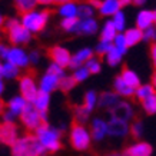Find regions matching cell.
Returning a JSON list of instances; mask_svg holds the SVG:
<instances>
[{"label":"cell","instance_id":"6da1fadb","mask_svg":"<svg viewBox=\"0 0 156 156\" xmlns=\"http://www.w3.org/2000/svg\"><path fill=\"white\" fill-rule=\"evenodd\" d=\"M44 147L39 142L36 135H26L19 137V140L12 146L13 156H43Z\"/></svg>","mask_w":156,"mask_h":156},{"label":"cell","instance_id":"7a4b0ae2","mask_svg":"<svg viewBox=\"0 0 156 156\" xmlns=\"http://www.w3.org/2000/svg\"><path fill=\"white\" fill-rule=\"evenodd\" d=\"M36 137L39 139V142L42 143V146L44 147V151H48V152H57L62 147L60 133H59V130L50 128L46 123L42 125V126L36 130Z\"/></svg>","mask_w":156,"mask_h":156},{"label":"cell","instance_id":"3957f363","mask_svg":"<svg viewBox=\"0 0 156 156\" xmlns=\"http://www.w3.org/2000/svg\"><path fill=\"white\" fill-rule=\"evenodd\" d=\"M49 14H50V12H48V10H43V12L33 10L30 13L23 14L22 24L27 29L30 33H37V32H40L46 26V23L49 20Z\"/></svg>","mask_w":156,"mask_h":156},{"label":"cell","instance_id":"277c9868","mask_svg":"<svg viewBox=\"0 0 156 156\" xmlns=\"http://www.w3.org/2000/svg\"><path fill=\"white\" fill-rule=\"evenodd\" d=\"M90 140H92V135H90L83 125L79 123H73L70 130V143L76 151H86L90 146Z\"/></svg>","mask_w":156,"mask_h":156},{"label":"cell","instance_id":"5b68a950","mask_svg":"<svg viewBox=\"0 0 156 156\" xmlns=\"http://www.w3.org/2000/svg\"><path fill=\"white\" fill-rule=\"evenodd\" d=\"M22 119V123L29 129V130H37L42 125H44L42 120V116H40V112L34 109V106L29 103L24 109V112L20 116Z\"/></svg>","mask_w":156,"mask_h":156},{"label":"cell","instance_id":"8992f818","mask_svg":"<svg viewBox=\"0 0 156 156\" xmlns=\"http://www.w3.org/2000/svg\"><path fill=\"white\" fill-rule=\"evenodd\" d=\"M20 93H22L23 99L26 100L27 103H33L34 102L39 90H37L36 82H34L32 75H24L23 77L20 79Z\"/></svg>","mask_w":156,"mask_h":156},{"label":"cell","instance_id":"52a82bcc","mask_svg":"<svg viewBox=\"0 0 156 156\" xmlns=\"http://www.w3.org/2000/svg\"><path fill=\"white\" fill-rule=\"evenodd\" d=\"M19 140L17 136V128L14 123L9 122H3L0 123V142L5 143V145H10L14 146V143Z\"/></svg>","mask_w":156,"mask_h":156},{"label":"cell","instance_id":"ba28073f","mask_svg":"<svg viewBox=\"0 0 156 156\" xmlns=\"http://www.w3.org/2000/svg\"><path fill=\"white\" fill-rule=\"evenodd\" d=\"M49 57L52 59V62L55 65L60 67H66V66H70V62H72V56H70V52L67 49L62 48V46H55L52 48L48 52Z\"/></svg>","mask_w":156,"mask_h":156},{"label":"cell","instance_id":"9c48e42d","mask_svg":"<svg viewBox=\"0 0 156 156\" xmlns=\"http://www.w3.org/2000/svg\"><path fill=\"white\" fill-rule=\"evenodd\" d=\"M129 133H130V126L128 122L110 118V120L108 122V135L113 137H125Z\"/></svg>","mask_w":156,"mask_h":156},{"label":"cell","instance_id":"30bf717a","mask_svg":"<svg viewBox=\"0 0 156 156\" xmlns=\"http://www.w3.org/2000/svg\"><path fill=\"white\" fill-rule=\"evenodd\" d=\"M153 147L147 142H136L133 145H129L123 149L122 156H152Z\"/></svg>","mask_w":156,"mask_h":156},{"label":"cell","instance_id":"8fae6325","mask_svg":"<svg viewBox=\"0 0 156 156\" xmlns=\"http://www.w3.org/2000/svg\"><path fill=\"white\" fill-rule=\"evenodd\" d=\"M9 33V40L13 44H24L30 40V32L24 27L23 24H17L13 29L7 30Z\"/></svg>","mask_w":156,"mask_h":156},{"label":"cell","instance_id":"7c38bea8","mask_svg":"<svg viewBox=\"0 0 156 156\" xmlns=\"http://www.w3.org/2000/svg\"><path fill=\"white\" fill-rule=\"evenodd\" d=\"M110 115H112V118H115V119H120V120L128 122V120L133 119V116H135V110H133L132 105L129 103V102L122 100L116 108L110 110Z\"/></svg>","mask_w":156,"mask_h":156},{"label":"cell","instance_id":"4fadbf2b","mask_svg":"<svg viewBox=\"0 0 156 156\" xmlns=\"http://www.w3.org/2000/svg\"><path fill=\"white\" fill-rule=\"evenodd\" d=\"M155 26V14H153V10L149 9H142L139 13L136 14V27L139 30H147Z\"/></svg>","mask_w":156,"mask_h":156},{"label":"cell","instance_id":"5bb4252c","mask_svg":"<svg viewBox=\"0 0 156 156\" xmlns=\"http://www.w3.org/2000/svg\"><path fill=\"white\" fill-rule=\"evenodd\" d=\"M7 62L20 69V67H26L29 65V56L24 53L23 49L13 48V49H10L9 56H7Z\"/></svg>","mask_w":156,"mask_h":156},{"label":"cell","instance_id":"9a60e30c","mask_svg":"<svg viewBox=\"0 0 156 156\" xmlns=\"http://www.w3.org/2000/svg\"><path fill=\"white\" fill-rule=\"evenodd\" d=\"M120 96L116 92H103L99 98V106L102 109H109L112 110L120 103Z\"/></svg>","mask_w":156,"mask_h":156},{"label":"cell","instance_id":"2e32d148","mask_svg":"<svg viewBox=\"0 0 156 156\" xmlns=\"http://www.w3.org/2000/svg\"><path fill=\"white\" fill-rule=\"evenodd\" d=\"M90 135L95 140H102L105 139V136L108 135V122H105L103 119L96 118L93 119L92 122V130H90Z\"/></svg>","mask_w":156,"mask_h":156},{"label":"cell","instance_id":"e0dca14e","mask_svg":"<svg viewBox=\"0 0 156 156\" xmlns=\"http://www.w3.org/2000/svg\"><path fill=\"white\" fill-rule=\"evenodd\" d=\"M27 105L29 103L23 99V96H14L13 99H10L7 102L6 110H9L13 116H22V113L24 112V109H26Z\"/></svg>","mask_w":156,"mask_h":156},{"label":"cell","instance_id":"ac0fdd59","mask_svg":"<svg viewBox=\"0 0 156 156\" xmlns=\"http://www.w3.org/2000/svg\"><path fill=\"white\" fill-rule=\"evenodd\" d=\"M92 55H93V52H92V49H82V50H79V52L76 53L75 56H72V62H70V67L72 69H80L83 63H87V62L92 59Z\"/></svg>","mask_w":156,"mask_h":156},{"label":"cell","instance_id":"d6986e66","mask_svg":"<svg viewBox=\"0 0 156 156\" xmlns=\"http://www.w3.org/2000/svg\"><path fill=\"white\" fill-rule=\"evenodd\" d=\"M122 7V2H119V0H105L102 2L99 13L102 16H115L118 12H120Z\"/></svg>","mask_w":156,"mask_h":156},{"label":"cell","instance_id":"ffe728a7","mask_svg":"<svg viewBox=\"0 0 156 156\" xmlns=\"http://www.w3.org/2000/svg\"><path fill=\"white\" fill-rule=\"evenodd\" d=\"M120 77L125 80V83H126V85L130 86V87H132V89H135V90H136L137 87H140V86H142L140 79H139V76H137L136 72L132 70V69H129V67H126V66L123 67Z\"/></svg>","mask_w":156,"mask_h":156},{"label":"cell","instance_id":"44dd1931","mask_svg":"<svg viewBox=\"0 0 156 156\" xmlns=\"http://www.w3.org/2000/svg\"><path fill=\"white\" fill-rule=\"evenodd\" d=\"M113 87H115V92H116L120 98H132V96H135V92H136V90L132 89L130 86L126 85V83H125V80H123L120 76L115 77Z\"/></svg>","mask_w":156,"mask_h":156},{"label":"cell","instance_id":"7402d4cb","mask_svg":"<svg viewBox=\"0 0 156 156\" xmlns=\"http://www.w3.org/2000/svg\"><path fill=\"white\" fill-rule=\"evenodd\" d=\"M123 36L126 39V43H128L129 48H133L136 46L137 43H140L143 40V32L139 30L137 27H130V29H126L123 32Z\"/></svg>","mask_w":156,"mask_h":156},{"label":"cell","instance_id":"603a6c76","mask_svg":"<svg viewBox=\"0 0 156 156\" xmlns=\"http://www.w3.org/2000/svg\"><path fill=\"white\" fill-rule=\"evenodd\" d=\"M59 83H60V79H59V77L46 73V75L40 79V90L44 92V93H50V92H53L55 89L59 87Z\"/></svg>","mask_w":156,"mask_h":156},{"label":"cell","instance_id":"cb8c5ba5","mask_svg":"<svg viewBox=\"0 0 156 156\" xmlns=\"http://www.w3.org/2000/svg\"><path fill=\"white\" fill-rule=\"evenodd\" d=\"M118 36V30L115 27V24L112 20H108L106 23H105L103 29H102V33H100V39H102V42H110L113 43V40L116 39Z\"/></svg>","mask_w":156,"mask_h":156},{"label":"cell","instance_id":"d4e9b609","mask_svg":"<svg viewBox=\"0 0 156 156\" xmlns=\"http://www.w3.org/2000/svg\"><path fill=\"white\" fill-rule=\"evenodd\" d=\"M49 103H50V96L49 93H44L42 90H39L37 96L33 102V106L36 110H39L40 113L42 112H48V108H49Z\"/></svg>","mask_w":156,"mask_h":156},{"label":"cell","instance_id":"484cf974","mask_svg":"<svg viewBox=\"0 0 156 156\" xmlns=\"http://www.w3.org/2000/svg\"><path fill=\"white\" fill-rule=\"evenodd\" d=\"M98 32V22L95 19H86L80 20L77 26V33L83 34H93Z\"/></svg>","mask_w":156,"mask_h":156},{"label":"cell","instance_id":"4316f807","mask_svg":"<svg viewBox=\"0 0 156 156\" xmlns=\"http://www.w3.org/2000/svg\"><path fill=\"white\" fill-rule=\"evenodd\" d=\"M155 93H156V90L153 89V86L149 83V85H142L140 87H137L136 92H135V98L142 103V102H145L146 99H149L151 96H153Z\"/></svg>","mask_w":156,"mask_h":156},{"label":"cell","instance_id":"83f0119b","mask_svg":"<svg viewBox=\"0 0 156 156\" xmlns=\"http://www.w3.org/2000/svg\"><path fill=\"white\" fill-rule=\"evenodd\" d=\"M77 6L75 3H72V2H66V3H63L60 6V9H59V13L60 16H63V19H72V17H76L77 16Z\"/></svg>","mask_w":156,"mask_h":156},{"label":"cell","instance_id":"f1b7e54d","mask_svg":"<svg viewBox=\"0 0 156 156\" xmlns=\"http://www.w3.org/2000/svg\"><path fill=\"white\" fill-rule=\"evenodd\" d=\"M36 5H37V2H33V0H19V2H16V9L22 14H26L33 12Z\"/></svg>","mask_w":156,"mask_h":156},{"label":"cell","instance_id":"f546056e","mask_svg":"<svg viewBox=\"0 0 156 156\" xmlns=\"http://www.w3.org/2000/svg\"><path fill=\"white\" fill-rule=\"evenodd\" d=\"M96 103H98V95H96V92H93V90H90V92H87L85 95V102H83V108L87 110V112H92L93 110V108L96 106Z\"/></svg>","mask_w":156,"mask_h":156},{"label":"cell","instance_id":"4dcf8cb0","mask_svg":"<svg viewBox=\"0 0 156 156\" xmlns=\"http://www.w3.org/2000/svg\"><path fill=\"white\" fill-rule=\"evenodd\" d=\"M122 57H123L122 53L119 52L116 48H113L106 55V62H108V65H110V66H118L119 63L122 62Z\"/></svg>","mask_w":156,"mask_h":156},{"label":"cell","instance_id":"1f68e13d","mask_svg":"<svg viewBox=\"0 0 156 156\" xmlns=\"http://www.w3.org/2000/svg\"><path fill=\"white\" fill-rule=\"evenodd\" d=\"M20 73V69L17 66H14L9 62H6L3 65V77H7V79H14L17 77Z\"/></svg>","mask_w":156,"mask_h":156},{"label":"cell","instance_id":"d6a6232c","mask_svg":"<svg viewBox=\"0 0 156 156\" xmlns=\"http://www.w3.org/2000/svg\"><path fill=\"white\" fill-rule=\"evenodd\" d=\"M142 109L146 115H156V93L142 102Z\"/></svg>","mask_w":156,"mask_h":156},{"label":"cell","instance_id":"836d02e7","mask_svg":"<svg viewBox=\"0 0 156 156\" xmlns=\"http://www.w3.org/2000/svg\"><path fill=\"white\" fill-rule=\"evenodd\" d=\"M112 22H113L115 27H116L118 32H123V30H126V29H125L126 27V16H125V13H123L122 10L115 14L113 19H112Z\"/></svg>","mask_w":156,"mask_h":156},{"label":"cell","instance_id":"e575fe53","mask_svg":"<svg viewBox=\"0 0 156 156\" xmlns=\"http://www.w3.org/2000/svg\"><path fill=\"white\" fill-rule=\"evenodd\" d=\"M76 83H77V82L75 80L73 76H65V77H62L60 79L59 89H60L62 92H69V90H72L73 87H75Z\"/></svg>","mask_w":156,"mask_h":156},{"label":"cell","instance_id":"d590c367","mask_svg":"<svg viewBox=\"0 0 156 156\" xmlns=\"http://www.w3.org/2000/svg\"><path fill=\"white\" fill-rule=\"evenodd\" d=\"M62 29L66 32H77V26H79V20L77 17H72V19H63L60 23Z\"/></svg>","mask_w":156,"mask_h":156},{"label":"cell","instance_id":"8d00e7d4","mask_svg":"<svg viewBox=\"0 0 156 156\" xmlns=\"http://www.w3.org/2000/svg\"><path fill=\"white\" fill-rule=\"evenodd\" d=\"M113 46L116 49H118L119 52L122 53V55H125V53L128 52V43H126V39H125V36H123V33H118V36H116V39L113 40Z\"/></svg>","mask_w":156,"mask_h":156},{"label":"cell","instance_id":"74e56055","mask_svg":"<svg viewBox=\"0 0 156 156\" xmlns=\"http://www.w3.org/2000/svg\"><path fill=\"white\" fill-rule=\"evenodd\" d=\"M130 135L133 139H140L143 135V123L142 120H133L130 125Z\"/></svg>","mask_w":156,"mask_h":156},{"label":"cell","instance_id":"f35d334b","mask_svg":"<svg viewBox=\"0 0 156 156\" xmlns=\"http://www.w3.org/2000/svg\"><path fill=\"white\" fill-rule=\"evenodd\" d=\"M77 16L82 20L92 19V16H93V7L90 5H80L79 9H77Z\"/></svg>","mask_w":156,"mask_h":156},{"label":"cell","instance_id":"ab89813d","mask_svg":"<svg viewBox=\"0 0 156 156\" xmlns=\"http://www.w3.org/2000/svg\"><path fill=\"white\" fill-rule=\"evenodd\" d=\"M87 116H89V112L83 106H76L75 108V122L76 123L82 125L83 122L87 120Z\"/></svg>","mask_w":156,"mask_h":156},{"label":"cell","instance_id":"60d3db41","mask_svg":"<svg viewBox=\"0 0 156 156\" xmlns=\"http://www.w3.org/2000/svg\"><path fill=\"white\" fill-rule=\"evenodd\" d=\"M115 46H113V43H110V42H102L100 40V43L96 46V52H98V55H108L112 49H113Z\"/></svg>","mask_w":156,"mask_h":156},{"label":"cell","instance_id":"b9f144b4","mask_svg":"<svg viewBox=\"0 0 156 156\" xmlns=\"http://www.w3.org/2000/svg\"><path fill=\"white\" fill-rule=\"evenodd\" d=\"M86 69L90 72V73H93V75H96V73H99L100 69H102V66H100V62L98 60V59H90L87 63H86Z\"/></svg>","mask_w":156,"mask_h":156},{"label":"cell","instance_id":"7bdbcfd3","mask_svg":"<svg viewBox=\"0 0 156 156\" xmlns=\"http://www.w3.org/2000/svg\"><path fill=\"white\" fill-rule=\"evenodd\" d=\"M143 40H145V42H149L151 44L156 43V26H153V27L147 29V30L143 32Z\"/></svg>","mask_w":156,"mask_h":156},{"label":"cell","instance_id":"ee69618b","mask_svg":"<svg viewBox=\"0 0 156 156\" xmlns=\"http://www.w3.org/2000/svg\"><path fill=\"white\" fill-rule=\"evenodd\" d=\"M90 72L86 69V67H80V69H76L75 73H73V77H75L76 82H83L87 79V76H89Z\"/></svg>","mask_w":156,"mask_h":156},{"label":"cell","instance_id":"f6af8a7d","mask_svg":"<svg viewBox=\"0 0 156 156\" xmlns=\"http://www.w3.org/2000/svg\"><path fill=\"white\" fill-rule=\"evenodd\" d=\"M46 73H48V75H52V76H56L59 79L65 77V75H63V67L57 66L55 63H52V65L48 67V72H46Z\"/></svg>","mask_w":156,"mask_h":156},{"label":"cell","instance_id":"bcb514c9","mask_svg":"<svg viewBox=\"0 0 156 156\" xmlns=\"http://www.w3.org/2000/svg\"><path fill=\"white\" fill-rule=\"evenodd\" d=\"M151 60H152V65H153V67H155L156 70V43H153V44H151Z\"/></svg>","mask_w":156,"mask_h":156},{"label":"cell","instance_id":"7dc6e473","mask_svg":"<svg viewBox=\"0 0 156 156\" xmlns=\"http://www.w3.org/2000/svg\"><path fill=\"white\" fill-rule=\"evenodd\" d=\"M17 24H20V22L17 19H9L7 22L5 23L6 26V30H10V29H13L14 26H17Z\"/></svg>","mask_w":156,"mask_h":156},{"label":"cell","instance_id":"c3c4849f","mask_svg":"<svg viewBox=\"0 0 156 156\" xmlns=\"http://www.w3.org/2000/svg\"><path fill=\"white\" fill-rule=\"evenodd\" d=\"M9 52H10L9 48H6L5 44H0V57H2V59H6V60H7Z\"/></svg>","mask_w":156,"mask_h":156},{"label":"cell","instance_id":"681fc988","mask_svg":"<svg viewBox=\"0 0 156 156\" xmlns=\"http://www.w3.org/2000/svg\"><path fill=\"white\" fill-rule=\"evenodd\" d=\"M29 60L32 62V63H37V60H39V53L37 52H32V53H30V56H29Z\"/></svg>","mask_w":156,"mask_h":156},{"label":"cell","instance_id":"f907efd6","mask_svg":"<svg viewBox=\"0 0 156 156\" xmlns=\"http://www.w3.org/2000/svg\"><path fill=\"white\" fill-rule=\"evenodd\" d=\"M151 85L153 86V89L156 90V70L153 72V75H152V80H151Z\"/></svg>","mask_w":156,"mask_h":156},{"label":"cell","instance_id":"816d5d0a","mask_svg":"<svg viewBox=\"0 0 156 156\" xmlns=\"http://www.w3.org/2000/svg\"><path fill=\"white\" fill-rule=\"evenodd\" d=\"M3 90H5V85H3V82L0 80V96H2V93H3Z\"/></svg>","mask_w":156,"mask_h":156},{"label":"cell","instance_id":"f5cc1de1","mask_svg":"<svg viewBox=\"0 0 156 156\" xmlns=\"http://www.w3.org/2000/svg\"><path fill=\"white\" fill-rule=\"evenodd\" d=\"M135 5H136V6H142V5H145V2H143V0H139V2H135Z\"/></svg>","mask_w":156,"mask_h":156},{"label":"cell","instance_id":"db71d44e","mask_svg":"<svg viewBox=\"0 0 156 156\" xmlns=\"http://www.w3.org/2000/svg\"><path fill=\"white\" fill-rule=\"evenodd\" d=\"M3 77V65H0V79Z\"/></svg>","mask_w":156,"mask_h":156},{"label":"cell","instance_id":"11a10c76","mask_svg":"<svg viewBox=\"0 0 156 156\" xmlns=\"http://www.w3.org/2000/svg\"><path fill=\"white\" fill-rule=\"evenodd\" d=\"M105 156H122V153H109V155H105Z\"/></svg>","mask_w":156,"mask_h":156},{"label":"cell","instance_id":"9f6ffc18","mask_svg":"<svg viewBox=\"0 0 156 156\" xmlns=\"http://www.w3.org/2000/svg\"><path fill=\"white\" fill-rule=\"evenodd\" d=\"M5 23V20H3V16H2V14H0V26H2V24Z\"/></svg>","mask_w":156,"mask_h":156},{"label":"cell","instance_id":"6f0895ef","mask_svg":"<svg viewBox=\"0 0 156 156\" xmlns=\"http://www.w3.org/2000/svg\"><path fill=\"white\" fill-rule=\"evenodd\" d=\"M153 14H155V26H156V9L153 10Z\"/></svg>","mask_w":156,"mask_h":156}]
</instances>
